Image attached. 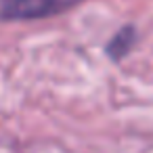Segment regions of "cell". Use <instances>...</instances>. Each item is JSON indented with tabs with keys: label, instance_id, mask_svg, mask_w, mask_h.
Masks as SVG:
<instances>
[{
	"label": "cell",
	"instance_id": "7a4b0ae2",
	"mask_svg": "<svg viewBox=\"0 0 153 153\" xmlns=\"http://www.w3.org/2000/svg\"><path fill=\"white\" fill-rule=\"evenodd\" d=\"M136 42H138V32H136V27L134 25H122L111 38H109V42L105 44V55L113 61V63H120V61H124L130 53H132V48L136 46Z\"/></svg>",
	"mask_w": 153,
	"mask_h": 153
},
{
	"label": "cell",
	"instance_id": "6da1fadb",
	"mask_svg": "<svg viewBox=\"0 0 153 153\" xmlns=\"http://www.w3.org/2000/svg\"><path fill=\"white\" fill-rule=\"evenodd\" d=\"M82 0H0V21H32L61 15Z\"/></svg>",
	"mask_w": 153,
	"mask_h": 153
}]
</instances>
